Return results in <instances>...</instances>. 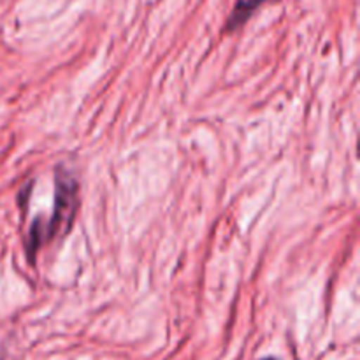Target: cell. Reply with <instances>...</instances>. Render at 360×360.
I'll return each mask as SVG.
<instances>
[{
	"instance_id": "obj_1",
	"label": "cell",
	"mask_w": 360,
	"mask_h": 360,
	"mask_svg": "<svg viewBox=\"0 0 360 360\" xmlns=\"http://www.w3.org/2000/svg\"><path fill=\"white\" fill-rule=\"evenodd\" d=\"M76 179H74L67 171L58 172V176H56V202L53 220H49L48 225H34V229L30 231V245H28V250H30V252L41 248L42 243L49 241L63 224H69L74 211H76Z\"/></svg>"
},
{
	"instance_id": "obj_2",
	"label": "cell",
	"mask_w": 360,
	"mask_h": 360,
	"mask_svg": "<svg viewBox=\"0 0 360 360\" xmlns=\"http://www.w3.org/2000/svg\"><path fill=\"white\" fill-rule=\"evenodd\" d=\"M267 2H273V0H238L232 9L231 16H229L227 21V30H236V28L241 27L260 6Z\"/></svg>"
},
{
	"instance_id": "obj_3",
	"label": "cell",
	"mask_w": 360,
	"mask_h": 360,
	"mask_svg": "<svg viewBox=\"0 0 360 360\" xmlns=\"http://www.w3.org/2000/svg\"><path fill=\"white\" fill-rule=\"evenodd\" d=\"M266 360H274V359H266Z\"/></svg>"
}]
</instances>
